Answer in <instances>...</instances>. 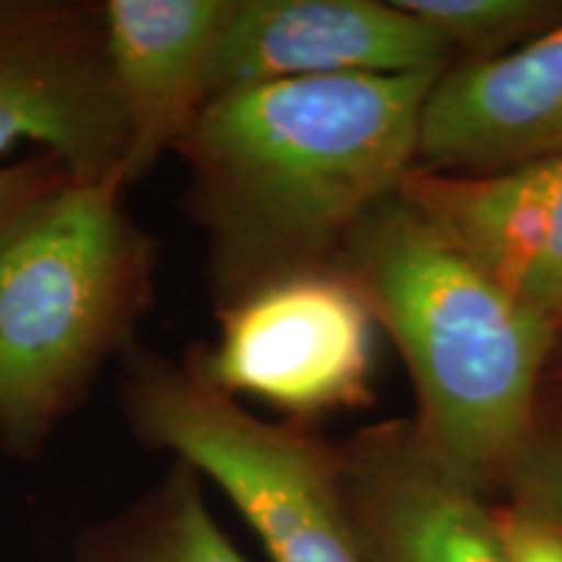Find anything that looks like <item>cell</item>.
<instances>
[{
  "label": "cell",
  "mask_w": 562,
  "mask_h": 562,
  "mask_svg": "<svg viewBox=\"0 0 562 562\" xmlns=\"http://www.w3.org/2000/svg\"><path fill=\"white\" fill-rule=\"evenodd\" d=\"M438 74L271 81L199 112L175 151L191 170L216 311L284 273L336 263L351 229L417 167Z\"/></svg>",
  "instance_id": "obj_1"
},
{
  "label": "cell",
  "mask_w": 562,
  "mask_h": 562,
  "mask_svg": "<svg viewBox=\"0 0 562 562\" xmlns=\"http://www.w3.org/2000/svg\"><path fill=\"white\" fill-rule=\"evenodd\" d=\"M336 263L402 355L422 438L474 487L508 490L542 425L558 323L501 284L402 188L351 229Z\"/></svg>",
  "instance_id": "obj_2"
},
{
  "label": "cell",
  "mask_w": 562,
  "mask_h": 562,
  "mask_svg": "<svg viewBox=\"0 0 562 562\" xmlns=\"http://www.w3.org/2000/svg\"><path fill=\"white\" fill-rule=\"evenodd\" d=\"M121 186H74L0 248V446L37 459L151 305L157 245Z\"/></svg>",
  "instance_id": "obj_3"
},
{
  "label": "cell",
  "mask_w": 562,
  "mask_h": 562,
  "mask_svg": "<svg viewBox=\"0 0 562 562\" xmlns=\"http://www.w3.org/2000/svg\"><path fill=\"white\" fill-rule=\"evenodd\" d=\"M121 406L146 446L214 482L273 562H362L339 456L313 425L263 419L140 344L121 357Z\"/></svg>",
  "instance_id": "obj_4"
},
{
  "label": "cell",
  "mask_w": 562,
  "mask_h": 562,
  "mask_svg": "<svg viewBox=\"0 0 562 562\" xmlns=\"http://www.w3.org/2000/svg\"><path fill=\"white\" fill-rule=\"evenodd\" d=\"M378 331L362 286L339 263L315 266L220 307V334L186 364L235 402L252 398L281 419L313 425L375 398Z\"/></svg>",
  "instance_id": "obj_5"
},
{
  "label": "cell",
  "mask_w": 562,
  "mask_h": 562,
  "mask_svg": "<svg viewBox=\"0 0 562 562\" xmlns=\"http://www.w3.org/2000/svg\"><path fill=\"white\" fill-rule=\"evenodd\" d=\"M50 154L81 186L125 191L128 125L102 3L0 0V165Z\"/></svg>",
  "instance_id": "obj_6"
},
{
  "label": "cell",
  "mask_w": 562,
  "mask_h": 562,
  "mask_svg": "<svg viewBox=\"0 0 562 562\" xmlns=\"http://www.w3.org/2000/svg\"><path fill=\"white\" fill-rule=\"evenodd\" d=\"M362 562H510L497 505L453 472L414 419H385L336 446Z\"/></svg>",
  "instance_id": "obj_7"
},
{
  "label": "cell",
  "mask_w": 562,
  "mask_h": 562,
  "mask_svg": "<svg viewBox=\"0 0 562 562\" xmlns=\"http://www.w3.org/2000/svg\"><path fill=\"white\" fill-rule=\"evenodd\" d=\"M453 53L398 0H235L209 100L271 81L442 70Z\"/></svg>",
  "instance_id": "obj_8"
},
{
  "label": "cell",
  "mask_w": 562,
  "mask_h": 562,
  "mask_svg": "<svg viewBox=\"0 0 562 562\" xmlns=\"http://www.w3.org/2000/svg\"><path fill=\"white\" fill-rule=\"evenodd\" d=\"M562 154V21L513 50L453 60L427 91L417 167L484 178Z\"/></svg>",
  "instance_id": "obj_9"
},
{
  "label": "cell",
  "mask_w": 562,
  "mask_h": 562,
  "mask_svg": "<svg viewBox=\"0 0 562 562\" xmlns=\"http://www.w3.org/2000/svg\"><path fill=\"white\" fill-rule=\"evenodd\" d=\"M112 79L128 125L125 188L175 151L206 108L235 0H104Z\"/></svg>",
  "instance_id": "obj_10"
},
{
  "label": "cell",
  "mask_w": 562,
  "mask_h": 562,
  "mask_svg": "<svg viewBox=\"0 0 562 562\" xmlns=\"http://www.w3.org/2000/svg\"><path fill=\"white\" fill-rule=\"evenodd\" d=\"M81 562H248L224 533L188 463L172 472L121 518L91 533Z\"/></svg>",
  "instance_id": "obj_11"
},
{
  "label": "cell",
  "mask_w": 562,
  "mask_h": 562,
  "mask_svg": "<svg viewBox=\"0 0 562 562\" xmlns=\"http://www.w3.org/2000/svg\"><path fill=\"white\" fill-rule=\"evenodd\" d=\"M461 60L495 58L562 21L558 0H398Z\"/></svg>",
  "instance_id": "obj_12"
},
{
  "label": "cell",
  "mask_w": 562,
  "mask_h": 562,
  "mask_svg": "<svg viewBox=\"0 0 562 562\" xmlns=\"http://www.w3.org/2000/svg\"><path fill=\"white\" fill-rule=\"evenodd\" d=\"M74 182L68 167L50 154L0 165V248Z\"/></svg>",
  "instance_id": "obj_13"
},
{
  "label": "cell",
  "mask_w": 562,
  "mask_h": 562,
  "mask_svg": "<svg viewBox=\"0 0 562 562\" xmlns=\"http://www.w3.org/2000/svg\"><path fill=\"white\" fill-rule=\"evenodd\" d=\"M505 492L562 526V425L542 419Z\"/></svg>",
  "instance_id": "obj_14"
},
{
  "label": "cell",
  "mask_w": 562,
  "mask_h": 562,
  "mask_svg": "<svg viewBox=\"0 0 562 562\" xmlns=\"http://www.w3.org/2000/svg\"><path fill=\"white\" fill-rule=\"evenodd\" d=\"M510 562H562V526L533 505L508 497L497 505Z\"/></svg>",
  "instance_id": "obj_15"
},
{
  "label": "cell",
  "mask_w": 562,
  "mask_h": 562,
  "mask_svg": "<svg viewBox=\"0 0 562 562\" xmlns=\"http://www.w3.org/2000/svg\"><path fill=\"white\" fill-rule=\"evenodd\" d=\"M542 419L562 425V323L558 328V339H554L550 364H547V372H544Z\"/></svg>",
  "instance_id": "obj_16"
}]
</instances>
